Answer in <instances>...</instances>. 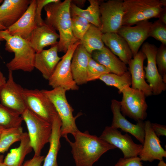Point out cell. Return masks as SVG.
Wrapping results in <instances>:
<instances>
[{
	"label": "cell",
	"mask_w": 166,
	"mask_h": 166,
	"mask_svg": "<svg viewBox=\"0 0 166 166\" xmlns=\"http://www.w3.org/2000/svg\"><path fill=\"white\" fill-rule=\"evenodd\" d=\"M54 105L61 122V135L65 139L68 135L72 134L79 129L76 125V120L80 115L74 117V109L69 103L66 96L67 91L61 87H57L50 90H42Z\"/></svg>",
	"instance_id": "cell-5"
},
{
	"label": "cell",
	"mask_w": 166,
	"mask_h": 166,
	"mask_svg": "<svg viewBox=\"0 0 166 166\" xmlns=\"http://www.w3.org/2000/svg\"><path fill=\"white\" fill-rule=\"evenodd\" d=\"M85 2L86 1L84 0H71V2L77 6H83Z\"/></svg>",
	"instance_id": "cell-42"
},
{
	"label": "cell",
	"mask_w": 166,
	"mask_h": 166,
	"mask_svg": "<svg viewBox=\"0 0 166 166\" xmlns=\"http://www.w3.org/2000/svg\"><path fill=\"white\" fill-rule=\"evenodd\" d=\"M141 50L144 53L147 59V65L144 67L145 78L151 87L152 95H157L166 89V84L159 74L156 61L157 48L155 45L148 42L142 45Z\"/></svg>",
	"instance_id": "cell-11"
},
{
	"label": "cell",
	"mask_w": 166,
	"mask_h": 166,
	"mask_svg": "<svg viewBox=\"0 0 166 166\" xmlns=\"http://www.w3.org/2000/svg\"><path fill=\"white\" fill-rule=\"evenodd\" d=\"M101 1L89 0L90 5L85 9H82L71 2L70 6L71 14L81 17L91 24L101 29L100 4Z\"/></svg>",
	"instance_id": "cell-27"
},
{
	"label": "cell",
	"mask_w": 166,
	"mask_h": 166,
	"mask_svg": "<svg viewBox=\"0 0 166 166\" xmlns=\"http://www.w3.org/2000/svg\"><path fill=\"white\" fill-rule=\"evenodd\" d=\"M145 136L143 147L139 156L141 161L152 162L156 160H163L166 152L160 144V140L155 134L149 121L144 122Z\"/></svg>",
	"instance_id": "cell-15"
},
{
	"label": "cell",
	"mask_w": 166,
	"mask_h": 166,
	"mask_svg": "<svg viewBox=\"0 0 166 166\" xmlns=\"http://www.w3.org/2000/svg\"><path fill=\"white\" fill-rule=\"evenodd\" d=\"M99 137L120 149L125 158L138 156L143 147L142 144L135 143L127 133L122 134L117 129L111 126L106 127Z\"/></svg>",
	"instance_id": "cell-12"
},
{
	"label": "cell",
	"mask_w": 166,
	"mask_h": 166,
	"mask_svg": "<svg viewBox=\"0 0 166 166\" xmlns=\"http://www.w3.org/2000/svg\"><path fill=\"white\" fill-rule=\"evenodd\" d=\"M3 0H0V4L2 2H3Z\"/></svg>",
	"instance_id": "cell-49"
},
{
	"label": "cell",
	"mask_w": 166,
	"mask_h": 166,
	"mask_svg": "<svg viewBox=\"0 0 166 166\" xmlns=\"http://www.w3.org/2000/svg\"><path fill=\"white\" fill-rule=\"evenodd\" d=\"M72 30L74 37L81 40L88 30L91 24L83 17L71 15Z\"/></svg>",
	"instance_id": "cell-32"
},
{
	"label": "cell",
	"mask_w": 166,
	"mask_h": 166,
	"mask_svg": "<svg viewBox=\"0 0 166 166\" xmlns=\"http://www.w3.org/2000/svg\"><path fill=\"white\" fill-rule=\"evenodd\" d=\"M1 42H0V45H1Z\"/></svg>",
	"instance_id": "cell-50"
},
{
	"label": "cell",
	"mask_w": 166,
	"mask_h": 166,
	"mask_svg": "<svg viewBox=\"0 0 166 166\" xmlns=\"http://www.w3.org/2000/svg\"><path fill=\"white\" fill-rule=\"evenodd\" d=\"M122 0L101 1L100 4L101 32L103 34L117 33L122 26L124 14Z\"/></svg>",
	"instance_id": "cell-10"
},
{
	"label": "cell",
	"mask_w": 166,
	"mask_h": 166,
	"mask_svg": "<svg viewBox=\"0 0 166 166\" xmlns=\"http://www.w3.org/2000/svg\"><path fill=\"white\" fill-rule=\"evenodd\" d=\"M122 26H132L142 21L158 18L164 10L159 0H124Z\"/></svg>",
	"instance_id": "cell-4"
},
{
	"label": "cell",
	"mask_w": 166,
	"mask_h": 166,
	"mask_svg": "<svg viewBox=\"0 0 166 166\" xmlns=\"http://www.w3.org/2000/svg\"><path fill=\"white\" fill-rule=\"evenodd\" d=\"M103 34L100 28L91 24L80 40V44L91 54L94 51L101 49L105 46L102 40Z\"/></svg>",
	"instance_id": "cell-28"
},
{
	"label": "cell",
	"mask_w": 166,
	"mask_h": 166,
	"mask_svg": "<svg viewBox=\"0 0 166 166\" xmlns=\"http://www.w3.org/2000/svg\"><path fill=\"white\" fill-rule=\"evenodd\" d=\"M102 40L104 45L126 65L132 58V54L128 44L117 33L103 34Z\"/></svg>",
	"instance_id": "cell-23"
},
{
	"label": "cell",
	"mask_w": 166,
	"mask_h": 166,
	"mask_svg": "<svg viewBox=\"0 0 166 166\" xmlns=\"http://www.w3.org/2000/svg\"><path fill=\"white\" fill-rule=\"evenodd\" d=\"M71 0H59L44 7L46 16L44 22L59 32L57 43L59 52L65 53L70 46L79 41L74 37L72 30L70 11Z\"/></svg>",
	"instance_id": "cell-2"
},
{
	"label": "cell",
	"mask_w": 166,
	"mask_h": 166,
	"mask_svg": "<svg viewBox=\"0 0 166 166\" xmlns=\"http://www.w3.org/2000/svg\"><path fill=\"white\" fill-rule=\"evenodd\" d=\"M31 0H4L0 6V22L7 29L14 24L27 9Z\"/></svg>",
	"instance_id": "cell-19"
},
{
	"label": "cell",
	"mask_w": 166,
	"mask_h": 166,
	"mask_svg": "<svg viewBox=\"0 0 166 166\" xmlns=\"http://www.w3.org/2000/svg\"><path fill=\"white\" fill-rule=\"evenodd\" d=\"M109 73H111L108 69L95 61L91 56L87 69L88 82L99 79L102 75Z\"/></svg>",
	"instance_id": "cell-33"
},
{
	"label": "cell",
	"mask_w": 166,
	"mask_h": 166,
	"mask_svg": "<svg viewBox=\"0 0 166 166\" xmlns=\"http://www.w3.org/2000/svg\"><path fill=\"white\" fill-rule=\"evenodd\" d=\"M158 166H166V164L163 160H160Z\"/></svg>",
	"instance_id": "cell-44"
},
{
	"label": "cell",
	"mask_w": 166,
	"mask_h": 166,
	"mask_svg": "<svg viewBox=\"0 0 166 166\" xmlns=\"http://www.w3.org/2000/svg\"><path fill=\"white\" fill-rule=\"evenodd\" d=\"M23 89L14 81L13 72L9 71L8 79L0 91L1 104L21 116L27 109L22 94Z\"/></svg>",
	"instance_id": "cell-13"
},
{
	"label": "cell",
	"mask_w": 166,
	"mask_h": 166,
	"mask_svg": "<svg viewBox=\"0 0 166 166\" xmlns=\"http://www.w3.org/2000/svg\"><path fill=\"white\" fill-rule=\"evenodd\" d=\"M26 125L30 143L34 155H41L45 144L49 143L52 124L26 109L21 115Z\"/></svg>",
	"instance_id": "cell-6"
},
{
	"label": "cell",
	"mask_w": 166,
	"mask_h": 166,
	"mask_svg": "<svg viewBox=\"0 0 166 166\" xmlns=\"http://www.w3.org/2000/svg\"><path fill=\"white\" fill-rule=\"evenodd\" d=\"M57 44L48 49H43L36 53L34 66L42 73L43 77L48 80L53 73L61 57L58 56Z\"/></svg>",
	"instance_id": "cell-20"
},
{
	"label": "cell",
	"mask_w": 166,
	"mask_h": 166,
	"mask_svg": "<svg viewBox=\"0 0 166 166\" xmlns=\"http://www.w3.org/2000/svg\"><path fill=\"white\" fill-rule=\"evenodd\" d=\"M72 135L74 142L68 138L65 140L71 147L75 166H92L103 154L116 148L100 137L90 134L88 131L82 132L78 130Z\"/></svg>",
	"instance_id": "cell-1"
},
{
	"label": "cell",
	"mask_w": 166,
	"mask_h": 166,
	"mask_svg": "<svg viewBox=\"0 0 166 166\" xmlns=\"http://www.w3.org/2000/svg\"><path fill=\"white\" fill-rule=\"evenodd\" d=\"M91 55L94 60L106 68L111 73L121 75L128 71L126 65L105 46L101 49L94 51Z\"/></svg>",
	"instance_id": "cell-24"
},
{
	"label": "cell",
	"mask_w": 166,
	"mask_h": 166,
	"mask_svg": "<svg viewBox=\"0 0 166 166\" xmlns=\"http://www.w3.org/2000/svg\"><path fill=\"white\" fill-rule=\"evenodd\" d=\"M156 61L158 70L166 83V45L161 44L157 48Z\"/></svg>",
	"instance_id": "cell-34"
},
{
	"label": "cell",
	"mask_w": 166,
	"mask_h": 166,
	"mask_svg": "<svg viewBox=\"0 0 166 166\" xmlns=\"http://www.w3.org/2000/svg\"><path fill=\"white\" fill-rule=\"evenodd\" d=\"M18 147L11 149L4 159L7 166H22L26 156L31 152L33 148L27 132H23Z\"/></svg>",
	"instance_id": "cell-26"
},
{
	"label": "cell",
	"mask_w": 166,
	"mask_h": 166,
	"mask_svg": "<svg viewBox=\"0 0 166 166\" xmlns=\"http://www.w3.org/2000/svg\"><path fill=\"white\" fill-rule=\"evenodd\" d=\"M23 133L22 127L5 129L0 136V153L7 151L14 143L20 141Z\"/></svg>",
	"instance_id": "cell-30"
},
{
	"label": "cell",
	"mask_w": 166,
	"mask_h": 166,
	"mask_svg": "<svg viewBox=\"0 0 166 166\" xmlns=\"http://www.w3.org/2000/svg\"><path fill=\"white\" fill-rule=\"evenodd\" d=\"M159 20L162 23L166 25V9L165 8L164 10L158 18Z\"/></svg>",
	"instance_id": "cell-41"
},
{
	"label": "cell",
	"mask_w": 166,
	"mask_h": 166,
	"mask_svg": "<svg viewBox=\"0 0 166 166\" xmlns=\"http://www.w3.org/2000/svg\"><path fill=\"white\" fill-rule=\"evenodd\" d=\"M146 59V55L140 50L129 62L128 69L131 76V88L141 91L146 96H149L152 95V90L145 80L143 64Z\"/></svg>",
	"instance_id": "cell-17"
},
{
	"label": "cell",
	"mask_w": 166,
	"mask_h": 166,
	"mask_svg": "<svg viewBox=\"0 0 166 166\" xmlns=\"http://www.w3.org/2000/svg\"><path fill=\"white\" fill-rule=\"evenodd\" d=\"M36 0H31L27 9L20 18L7 29L12 35L19 36L27 40L37 26L35 20Z\"/></svg>",
	"instance_id": "cell-18"
},
{
	"label": "cell",
	"mask_w": 166,
	"mask_h": 166,
	"mask_svg": "<svg viewBox=\"0 0 166 166\" xmlns=\"http://www.w3.org/2000/svg\"><path fill=\"white\" fill-rule=\"evenodd\" d=\"M21 116L2 105L0 101V126L8 129L21 127Z\"/></svg>",
	"instance_id": "cell-31"
},
{
	"label": "cell",
	"mask_w": 166,
	"mask_h": 166,
	"mask_svg": "<svg viewBox=\"0 0 166 166\" xmlns=\"http://www.w3.org/2000/svg\"><path fill=\"white\" fill-rule=\"evenodd\" d=\"M121 93L123 96L120 101V110L123 116H127L136 122L145 119L147 116L148 106L144 93L127 86Z\"/></svg>",
	"instance_id": "cell-7"
},
{
	"label": "cell",
	"mask_w": 166,
	"mask_h": 166,
	"mask_svg": "<svg viewBox=\"0 0 166 166\" xmlns=\"http://www.w3.org/2000/svg\"><path fill=\"white\" fill-rule=\"evenodd\" d=\"M149 37L153 38L166 45V25L162 23L159 20L152 23Z\"/></svg>",
	"instance_id": "cell-35"
},
{
	"label": "cell",
	"mask_w": 166,
	"mask_h": 166,
	"mask_svg": "<svg viewBox=\"0 0 166 166\" xmlns=\"http://www.w3.org/2000/svg\"><path fill=\"white\" fill-rule=\"evenodd\" d=\"M80 44L79 40L71 45L58 63L52 75L48 80L49 85L53 89L60 87L66 91L78 90L79 86L72 76L71 65L74 52Z\"/></svg>",
	"instance_id": "cell-9"
},
{
	"label": "cell",
	"mask_w": 166,
	"mask_h": 166,
	"mask_svg": "<svg viewBox=\"0 0 166 166\" xmlns=\"http://www.w3.org/2000/svg\"><path fill=\"white\" fill-rule=\"evenodd\" d=\"M152 128L156 135L159 137L166 136V126L156 123H151Z\"/></svg>",
	"instance_id": "cell-39"
},
{
	"label": "cell",
	"mask_w": 166,
	"mask_h": 166,
	"mask_svg": "<svg viewBox=\"0 0 166 166\" xmlns=\"http://www.w3.org/2000/svg\"><path fill=\"white\" fill-rule=\"evenodd\" d=\"M0 37L6 41V50L14 54L13 58L6 65L9 71H32L36 52L27 40L10 35L7 30H0Z\"/></svg>",
	"instance_id": "cell-3"
},
{
	"label": "cell",
	"mask_w": 166,
	"mask_h": 166,
	"mask_svg": "<svg viewBox=\"0 0 166 166\" xmlns=\"http://www.w3.org/2000/svg\"><path fill=\"white\" fill-rule=\"evenodd\" d=\"M152 22L148 20L140 22L135 26H122L117 33L127 42L132 51L133 57L140 46L149 37Z\"/></svg>",
	"instance_id": "cell-14"
},
{
	"label": "cell",
	"mask_w": 166,
	"mask_h": 166,
	"mask_svg": "<svg viewBox=\"0 0 166 166\" xmlns=\"http://www.w3.org/2000/svg\"><path fill=\"white\" fill-rule=\"evenodd\" d=\"M35 11V20L37 26H41L44 23L41 17V12L43 8L47 5L52 2H57L59 0H36Z\"/></svg>",
	"instance_id": "cell-36"
},
{
	"label": "cell",
	"mask_w": 166,
	"mask_h": 166,
	"mask_svg": "<svg viewBox=\"0 0 166 166\" xmlns=\"http://www.w3.org/2000/svg\"><path fill=\"white\" fill-rule=\"evenodd\" d=\"M4 39L0 37V41H4Z\"/></svg>",
	"instance_id": "cell-48"
},
{
	"label": "cell",
	"mask_w": 166,
	"mask_h": 166,
	"mask_svg": "<svg viewBox=\"0 0 166 166\" xmlns=\"http://www.w3.org/2000/svg\"><path fill=\"white\" fill-rule=\"evenodd\" d=\"M4 156L2 154L0 155V166H7L4 163Z\"/></svg>",
	"instance_id": "cell-43"
},
{
	"label": "cell",
	"mask_w": 166,
	"mask_h": 166,
	"mask_svg": "<svg viewBox=\"0 0 166 166\" xmlns=\"http://www.w3.org/2000/svg\"><path fill=\"white\" fill-rule=\"evenodd\" d=\"M4 129V128L0 126V136L2 133V131Z\"/></svg>",
	"instance_id": "cell-47"
},
{
	"label": "cell",
	"mask_w": 166,
	"mask_h": 166,
	"mask_svg": "<svg viewBox=\"0 0 166 166\" xmlns=\"http://www.w3.org/2000/svg\"><path fill=\"white\" fill-rule=\"evenodd\" d=\"M59 38L56 30L44 22L33 30L27 41L36 53H38L45 47L57 44Z\"/></svg>",
	"instance_id": "cell-21"
},
{
	"label": "cell",
	"mask_w": 166,
	"mask_h": 166,
	"mask_svg": "<svg viewBox=\"0 0 166 166\" xmlns=\"http://www.w3.org/2000/svg\"><path fill=\"white\" fill-rule=\"evenodd\" d=\"M61 122L58 115L52 124V132L49 142V148L42 166H58L57 158L61 147L60 140L61 137Z\"/></svg>",
	"instance_id": "cell-25"
},
{
	"label": "cell",
	"mask_w": 166,
	"mask_h": 166,
	"mask_svg": "<svg viewBox=\"0 0 166 166\" xmlns=\"http://www.w3.org/2000/svg\"><path fill=\"white\" fill-rule=\"evenodd\" d=\"M160 2L161 5L164 6L165 7L166 6V0H160Z\"/></svg>",
	"instance_id": "cell-46"
},
{
	"label": "cell",
	"mask_w": 166,
	"mask_h": 166,
	"mask_svg": "<svg viewBox=\"0 0 166 166\" xmlns=\"http://www.w3.org/2000/svg\"><path fill=\"white\" fill-rule=\"evenodd\" d=\"M91 55L81 44L75 49L71 61V68L73 79L77 85L86 83L89 60Z\"/></svg>",
	"instance_id": "cell-22"
},
{
	"label": "cell",
	"mask_w": 166,
	"mask_h": 166,
	"mask_svg": "<svg viewBox=\"0 0 166 166\" xmlns=\"http://www.w3.org/2000/svg\"><path fill=\"white\" fill-rule=\"evenodd\" d=\"M138 156L130 158H120L114 166H144Z\"/></svg>",
	"instance_id": "cell-37"
},
{
	"label": "cell",
	"mask_w": 166,
	"mask_h": 166,
	"mask_svg": "<svg viewBox=\"0 0 166 166\" xmlns=\"http://www.w3.org/2000/svg\"><path fill=\"white\" fill-rule=\"evenodd\" d=\"M111 108L113 114L111 126L117 129L120 128L122 131L131 134L143 145L145 136L144 122L140 120L134 124L128 121L121 112L120 101L116 100H112Z\"/></svg>",
	"instance_id": "cell-16"
},
{
	"label": "cell",
	"mask_w": 166,
	"mask_h": 166,
	"mask_svg": "<svg viewBox=\"0 0 166 166\" xmlns=\"http://www.w3.org/2000/svg\"><path fill=\"white\" fill-rule=\"evenodd\" d=\"M7 80L1 70L0 67V91L6 83Z\"/></svg>",
	"instance_id": "cell-40"
},
{
	"label": "cell",
	"mask_w": 166,
	"mask_h": 166,
	"mask_svg": "<svg viewBox=\"0 0 166 166\" xmlns=\"http://www.w3.org/2000/svg\"><path fill=\"white\" fill-rule=\"evenodd\" d=\"M22 94L27 109L52 124L58 115L53 103L42 90L23 89Z\"/></svg>",
	"instance_id": "cell-8"
},
{
	"label": "cell",
	"mask_w": 166,
	"mask_h": 166,
	"mask_svg": "<svg viewBox=\"0 0 166 166\" xmlns=\"http://www.w3.org/2000/svg\"><path fill=\"white\" fill-rule=\"evenodd\" d=\"M7 29V28L0 22V30H5Z\"/></svg>",
	"instance_id": "cell-45"
},
{
	"label": "cell",
	"mask_w": 166,
	"mask_h": 166,
	"mask_svg": "<svg viewBox=\"0 0 166 166\" xmlns=\"http://www.w3.org/2000/svg\"><path fill=\"white\" fill-rule=\"evenodd\" d=\"M99 79L107 85L114 86L118 89V92L121 93L126 87L132 85V78L130 73L127 71L121 75L109 73L101 76Z\"/></svg>",
	"instance_id": "cell-29"
},
{
	"label": "cell",
	"mask_w": 166,
	"mask_h": 166,
	"mask_svg": "<svg viewBox=\"0 0 166 166\" xmlns=\"http://www.w3.org/2000/svg\"><path fill=\"white\" fill-rule=\"evenodd\" d=\"M45 157L44 156L41 155H34L31 159L26 161L22 166H42Z\"/></svg>",
	"instance_id": "cell-38"
}]
</instances>
